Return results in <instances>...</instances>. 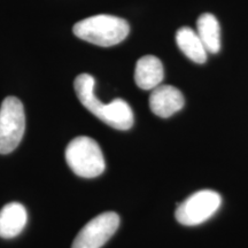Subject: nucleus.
<instances>
[{
  "label": "nucleus",
  "instance_id": "1",
  "mask_svg": "<svg viewBox=\"0 0 248 248\" xmlns=\"http://www.w3.org/2000/svg\"><path fill=\"white\" fill-rule=\"evenodd\" d=\"M95 80L89 74H80L74 82V88L80 104L95 117L117 130H129L133 125V111L123 99L110 104H102L94 94Z\"/></svg>",
  "mask_w": 248,
  "mask_h": 248
},
{
  "label": "nucleus",
  "instance_id": "2",
  "mask_svg": "<svg viewBox=\"0 0 248 248\" xmlns=\"http://www.w3.org/2000/svg\"><path fill=\"white\" fill-rule=\"evenodd\" d=\"M73 31L79 39L98 46L109 47L120 44L128 37L130 27L123 18L100 14L77 22Z\"/></svg>",
  "mask_w": 248,
  "mask_h": 248
},
{
  "label": "nucleus",
  "instance_id": "3",
  "mask_svg": "<svg viewBox=\"0 0 248 248\" xmlns=\"http://www.w3.org/2000/svg\"><path fill=\"white\" fill-rule=\"evenodd\" d=\"M64 155L69 168L79 177H98L106 168L100 146L94 139L86 136L74 138L68 144Z\"/></svg>",
  "mask_w": 248,
  "mask_h": 248
},
{
  "label": "nucleus",
  "instance_id": "4",
  "mask_svg": "<svg viewBox=\"0 0 248 248\" xmlns=\"http://www.w3.org/2000/svg\"><path fill=\"white\" fill-rule=\"evenodd\" d=\"M26 131V114L22 102L7 97L0 107V154L12 153L22 140Z\"/></svg>",
  "mask_w": 248,
  "mask_h": 248
},
{
  "label": "nucleus",
  "instance_id": "5",
  "mask_svg": "<svg viewBox=\"0 0 248 248\" xmlns=\"http://www.w3.org/2000/svg\"><path fill=\"white\" fill-rule=\"evenodd\" d=\"M222 204V198L217 192L201 190L183 201L176 209V219L183 225L194 226L206 222L216 214Z\"/></svg>",
  "mask_w": 248,
  "mask_h": 248
},
{
  "label": "nucleus",
  "instance_id": "6",
  "mask_svg": "<svg viewBox=\"0 0 248 248\" xmlns=\"http://www.w3.org/2000/svg\"><path fill=\"white\" fill-rule=\"evenodd\" d=\"M119 225L120 217L116 213H102L83 226L71 248H101L113 237Z\"/></svg>",
  "mask_w": 248,
  "mask_h": 248
},
{
  "label": "nucleus",
  "instance_id": "7",
  "mask_svg": "<svg viewBox=\"0 0 248 248\" xmlns=\"http://www.w3.org/2000/svg\"><path fill=\"white\" fill-rule=\"evenodd\" d=\"M184 95L177 88L171 85H159L152 90L150 108L156 116L168 119L184 107Z\"/></svg>",
  "mask_w": 248,
  "mask_h": 248
},
{
  "label": "nucleus",
  "instance_id": "8",
  "mask_svg": "<svg viewBox=\"0 0 248 248\" xmlns=\"http://www.w3.org/2000/svg\"><path fill=\"white\" fill-rule=\"evenodd\" d=\"M164 70L162 62L154 55H145L136 63L135 80L141 90H153L161 85L163 80Z\"/></svg>",
  "mask_w": 248,
  "mask_h": 248
},
{
  "label": "nucleus",
  "instance_id": "9",
  "mask_svg": "<svg viewBox=\"0 0 248 248\" xmlns=\"http://www.w3.org/2000/svg\"><path fill=\"white\" fill-rule=\"evenodd\" d=\"M28 214L23 204L7 203L0 210V237L4 239L17 237L26 228Z\"/></svg>",
  "mask_w": 248,
  "mask_h": 248
},
{
  "label": "nucleus",
  "instance_id": "10",
  "mask_svg": "<svg viewBox=\"0 0 248 248\" xmlns=\"http://www.w3.org/2000/svg\"><path fill=\"white\" fill-rule=\"evenodd\" d=\"M176 43L181 51L190 60L197 63H204L207 60V49L201 42L197 31L190 27H182L176 32Z\"/></svg>",
  "mask_w": 248,
  "mask_h": 248
},
{
  "label": "nucleus",
  "instance_id": "11",
  "mask_svg": "<svg viewBox=\"0 0 248 248\" xmlns=\"http://www.w3.org/2000/svg\"><path fill=\"white\" fill-rule=\"evenodd\" d=\"M197 33L208 53H217L221 48V28L213 14L204 13L198 18Z\"/></svg>",
  "mask_w": 248,
  "mask_h": 248
}]
</instances>
